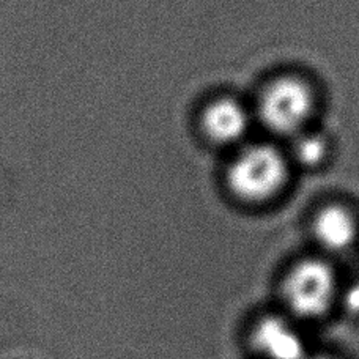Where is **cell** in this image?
Listing matches in <instances>:
<instances>
[{
  "instance_id": "cell-4",
  "label": "cell",
  "mask_w": 359,
  "mask_h": 359,
  "mask_svg": "<svg viewBox=\"0 0 359 359\" xmlns=\"http://www.w3.org/2000/svg\"><path fill=\"white\" fill-rule=\"evenodd\" d=\"M313 109L312 90L298 78H279L259 100V117L268 131L278 136L298 134Z\"/></svg>"
},
{
  "instance_id": "cell-1",
  "label": "cell",
  "mask_w": 359,
  "mask_h": 359,
  "mask_svg": "<svg viewBox=\"0 0 359 359\" xmlns=\"http://www.w3.org/2000/svg\"><path fill=\"white\" fill-rule=\"evenodd\" d=\"M342 280L328 260L301 259L282 274L279 309L304 326L325 322L337 312Z\"/></svg>"
},
{
  "instance_id": "cell-2",
  "label": "cell",
  "mask_w": 359,
  "mask_h": 359,
  "mask_svg": "<svg viewBox=\"0 0 359 359\" xmlns=\"http://www.w3.org/2000/svg\"><path fill=\"white\" fill-rule=\"evenodd\" d=\"M245 341L254 359H304L313 348L307 326L279 307L254 316L246 326Z\"/></svg>"
},
{
  "instance_id": "cell-7",
  "label": "cell",
  "mask_w": 359,
  "mask_h": 359,
  "mask_svg": "<svg viewBox=\"0 0 359 359\" xmlns=\"http://www.w3.org/2000/svg\"><path fill=\"white\" fill-rule=\"evenodd\" d=\"M293 156L301 165L316 168L326 156V142L317 134L299 136L293 145Z\"/></svg>"
},
{
  "instance_id": "cell-8",
  "label": "cell",
  "mask_w": 359,
  "mask_h": 359,
  "mask_svg": "<svg viewBox=\"0 0 359 359\" xmlns=\"http://www.w3.org/2000/svg\"><path fill=\"white\" fill-rule=\"evenodd\" d=\"M337 312L351 320H359V279L342 282L339 293Z\"/></svg>"
},
{
  "instance_id": "cell-9",
  "label": "cell",
  "mask_w": 359,
  "mask_h": 359,
  "mask_svg": "<svg viewBox=\"0 0 359 359\" xmlns=\"http://www.w3.org/2000/svg\"><path fill=\"white\" fill-rule=\"evenodd\" d=\"M304 359H348L342 353L334 350H326V348H312V351Z\"/></svg>"
},
{
  "instance_id": "cell-6",
  "label": "cell",
  "mask_w": 359,
  "mask_h": 359,
  "mask_svg": "<svg viewBox=\"0 0 359 359\" xmlns=\"http://www.w3.org/2000/svg\"><path fill=\"white\" fill-rule=\"evenodd\" d=\"M249 126V115L238 101L221 98L205 109L202 128L216 144H233L245 136Z\"/></svg>"
},
{
  "instance_id": "cell-3",
  "label": "cell",
  "mask_w": 359,
  "mask_h": 359,
  "mask_svg": "<svg viewBox=\"0 0 359 359\" xmlns=\"http://www.w3.org/2000/svg\"><path fill=\"white\" fill-rule=\"evenodd\" d=\"M287 180V163L271 145H252L230 164L227 183L236 197L246 202H264L278 194Z\"/></svg>"
},
{
  "instance_id": "cell-5",
  "label": "cell",
  "mask_w": 359,
  "mask_h": 359,
  "mask_svg": "<svg viewBox=\"0 0 359 359\" xmlns=\"http://www.w3.org/2000/svg\"><path fill=\"white\" fill-rule=\"evenodd\" d=\"M317 245L328 254H342L355 245L358 229L353 215L339 205H330L318 211L312 224Z\"/></svg>"
}]
</instances>
